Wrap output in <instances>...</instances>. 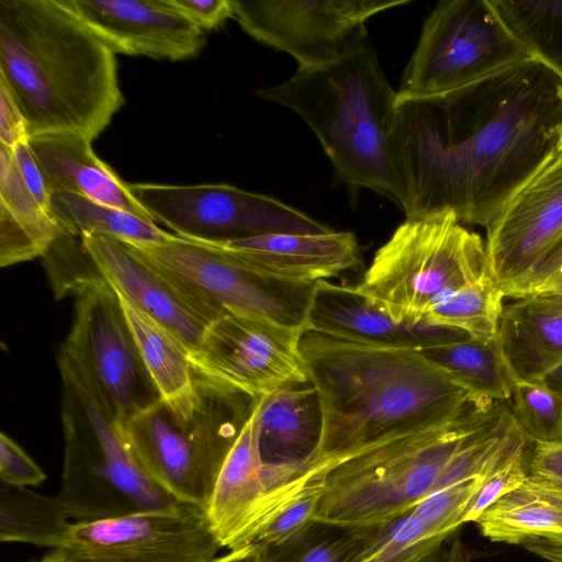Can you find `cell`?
Wrapping results in <instances>:
<instances>
[{"instance_id":"obj_1","label":"cell","mask_w":562,"mask_h":562,"mask_svg":"<svg viewBox=\"0 0 562 562\" xmlns=\"http://www.w3.org/2000/svg\"><path fill=\"white\" fill-rule=\"evenodd\" d=\"M560 78L535 58L448 94L396 103L406 218L485 226L555 149Z\"/></svg>"},{"instance_id":"obj_2","label":"cell","mask_w":562,"mask_h":562,"mask_svg":"<svg viewBox=\"0 0 562 562\" xmlns=\"http://www.w3.org/2000/svg\"><path fill=\"white\" fill-rule=\"evenodd\" d=\"M300 352L322 412L319 440L310 457L315 465L329 468L372 445L448 420L481 403L422 350L305 330Z\"/></svg>"},{"instance_id":"obj_3","label":"cell","mask_w":562,"mask_h":562,"mask_svg":"<svg viewBox=\"0 0 562 562\" xmlns=\"http://www.w3.org/2000/svg\"><path fill=\"white\" fill-rule=\"evenodd\" d=\"M117 70L116 55L63 0H0V79L30 137L98 138L125 103Z\"/></svg>"},{"instance_id":"obj_4","label":"cell","mask_w":562,"mask_h":562,"mask_svg":"<svg viewBox=\"0 0 562 562\" xmlns=\"http://www.w3.org/2000/svg\"><path fill=\"white\" fill-rule=\"evenodd\" d=\"M257 94L305 121L341 182L405 206L407 191L394 137L397 91L369 44L323 66L297 69L289 80Z\"/></svg>"},{"instance_id":"obj_5","label":"cell","mask_w":562,"mask_h":562,"mask_svg":"<svg viewBox=\"0 0 562 562\" xmlns=\"http://www.w3.org/2000/svg\"><path fill=\"white\" fill-rule=\"evenodd\" d=\"M503 402L473 403L459 415L386 439L326 469L318 526H382L436 492L443 474L502 414Z\"/></svg>"},{"instance_id":"obj_6","label":"cell","mask_w":562,"mask_h":562,"mask_svg":"<svg viewBox=\"0 0 562 562\" xmlns=\"http://www.w3.org/2000/svg\"><path fill=\"white\" fill-rule=\"evenodd\" d=\"M254 402L195 372L190 394L159 400L119 427L156 484L178 501L206 509L223 462Z\"/></svg>"},{"instance_id":"obj_7","label":"cell","mask_w":562,"mask_h":562,"mask_svg":"<svg viewBox=\"0 0 562 562\" xmlns=\"http://www.w3.org/2000/svg\"><path fill=\"white\" fill-rule=\"evenodd\" d=\"M64 467L57 495L70 518L93 521L180 502L145 472L119 425L64 366Z\"/></svg>"},{"instance_id":"obj_8","label":"cell","mask_w":562,"mask_h":562,"mask_svg":"<svg viewBox=\"0 0 562 562\" xmlns=\"http://www.w3.org/2000/svg\"><path fill=\"white\" fill-rule=\"evenodd\" d=\"M486 272L485 241L443 210L406 218L355 286L395 322L416 325L429 307Z\"/></svg>"},{"instance_id":"obj_9","label":"cell","mask_w":562,"mask_h":562,"mask_svg":"<svg viewBox=\"0 0 562 562\" xmlns=\"http://www.w3.org/2000/svg\"><path fill=\"white\" fill-rule=\"evenodd\" d=\"M529 59L493 0H442L423 23L396 103L448 94Z\"/></svg>"},{"instance_id":"obj_10","label":"cell","mask_w":562,"mask_h":562,"mask_svg":"<svg viewBox=\"0 0 562 562\" xmlns=\"http://www.w3.org/2000/svg\"><path fill=\"white\" fill-rule=\"evenodd\" d=\"M71 328L57 350L93 401L119 426L160 400L116 292L104 280L75 293Z\"/></svg>"},{"instance_id":"obj_11","label":"cell","mask_w":562,"mask_h":562,"mask_svg":"<svg viewBox=\"0 0 562 562\" xmlns=\"http://www.w3.org/2000/svg\"><path fill=\"white\" fill-rule=\"evenodd\" d=\"M128 244L212 319L237 312L305 331L317 282L297 283L260 273L204 243L177 235L159 244Z\"/></svg>"},{"instance_id":"obj_12","label":"cell","mask_w":562,"mask_h":562,"mask_svg":"<svg viewBox=\"0 0 562 562\" xmlns=\"http://www.w3.org/2000/svg\"><path fill=\"white\" fill-rule=\"evenodd\" d=\"M485 251L505 297L537 294L562 272V155L555 149L486 225Z\"/></svg>"},{"instance_id":"obj_13","label":"cell","mask_w":562,"mask_h":562,"mask_svg":"<svg viewBox=\"0 0 562 562\" xmlns=\"http://www.w3.org/2000/svg\"><path fill=\"white\" fill-rule=\"evenodd\" d=\"M131 194L175 235L224 243L269 234L331 231L305 213L265 194L229 184L127 183Z\"/></svg>"},{"instance_id":"obj_14","label":"cell","mask_w":562,"mask_h":562,"mask_svg":"<svg viewBox=\"0 0 562 562\" xmlns=\"http://www.w3.org/2000/svg\"><path fill=\"white\" fill-rule=\"evenodd\" d=\"M323 475V469L308 458L291 462L263 459L254 402L223 462L206 508L222 548L233 550L255 542L280 512Z\"/></svg>"},{"instance_id":"obj_15","label":"cell","mask_w":562,"mask_h":562,"mask_svg":"<svg viewBox=\"0 0 562 562\" xmlns=\"http://www.w3.org/2000/svg\"><path fill=\"white\" fill-rule=\"evenodd\" d=\"M222 548L206 509L186 502L75 521L58 548L74 562H211Z\"/></svg>"},{"instance_id":"obj_16","label":"cell","mask_w":562,"mask_h":562,"mask_svg":"<svg viewBox=\"0 0 562 562\" xmlns=\"http://www.w3.org/2000/svg\"><path fill=\"white\" fill-rule=\"evenodd\" d=\"M409 0H233L234 19L256 41L323 66L364 43L367 21Z\"/></svg>"},{"instance_id":"obj_17","label":"cell","mask_w":562,"mask_h":562,"mask_svg":"<svg viewBox=\"0 0 562 562\" xmlns=\"http://www.w3.org/2000/svg\"><path fill=\"white\" fill-rule=\"evenodd\" d=\"M302 335L257 316L224 312L207 325L190 359L199 375L259 400L308 381Z\"/></svg>"},{"instance_id":"obj_18","label":"cell","mask_w":562,"mask_h":562,"mask_svg":"<svg viewBox=\"0 0 562 562\" xmlns=\"http://www.w3.org/2000/svg\"><path fill=\"white\" fill-rule=\"evenodd\" d=\"M116 55L188 60L205 46L204 31L170 0H63Z\"/></svg>"},{"instance_id":"obj_19","label":"cell","mask_w":562,"mask_h":562,"mask_svg":"<svg viewBox=\"0 0 562 562\" xmlns=\"http://www.w3.org/2000/svg\"><path fill=\"white\" fill-rule=\"evenodd\" d=\"M100 277L115 292L171 330L192 352L213 321L131 244L105 235L81 236Z\"/></svg>"},{"instance_id":"obj_20","label":"cell","mask_w":562,"mask_h":562,"mask_svg":"<svg viewBox=\"0 0 562 562\" xmlns=\"http://www.w3.org/2000/svg\"><path fill=\"white\" fill-rule=\"evenodd\" d=\"M305 330L359 344L426 350L470 338L459 329L398 323L358 292L355 285L316 283Z\"/></svg>"},{"instance_id":"obj_21","label":"cell","mask_w":562,"mask_h":562,"mask_svg":"<svg viewBox=\"0 0 562 562\" xmlns=\"http://www.w3.org/2000/svg\"><path fill=\"white\" fill-rule=\"evenodd\" d=\"M204 244L255 271L297 283L328 280L359 261L356 236L351 232L333 229L318 234H269Z\"/></svg>"},{"instance_id":"obj_22","label":"cell","mask_w":562,"mask_h":562,"mask_svg":"<svg viewBox=\"0 0 562 562\" xmlns=\"http://www.w3.org/2000/svg\"><path fill=\"white\" fill-rule=\"evenodd\" d=\"M50 193L69 192L153 221L127 189V182L93 151L86 137L74 133L45 134L27 140Z\"/></svg>"},{"instance_id":"obj_23","label":"cell","mask_w":562,"mask_h":562,"mask_svg":"<svg viewBox=\"0 0 562 562\" xmlns=\"http://www.w3.org/2000/svg\"><path fill=\"white\" fill-rule=\"evenodd\" d=\"M498 345L510 375L544 380L562 366V304L532 294L504 305Z\"/></svg>"},{"instance_id":"obj_24","label":"cell","mask_w":562,"mask_h":562,"mask_svg":"<svg viewBox=\"0 0 562 562\" xmlns=\"http://www.w3.org/2000/svg\"><path fill=\"white\" fill-rule=\"evenodd\" d=\"M260 450L268 462L311 457L322 431V412L311 382L288 384L255 401Z\"/></svg>"},{"instance_id":"obj_25","label":"cell","mask_w":562,"mask_h":562,"mask_svg":"<svg viewBox=\"0 0 562 562\" xmlns=\"http://www.w3.org/2000/svg\"><path fill=\"white\" fill-rule=\"evenodd\" d=\"M59 234L50 212L23 181L13 148L0 144V266L42 258Z\"/></svg>"},{"instance_id":"obj_26","label":"cell","mask_w":562,"mask_h":562,"mask_svg":"<svg viewBox=\"0 0 562 562\" xmlns=\"http://www.w3.org/2000/svg\"><path fill=\"white\" fill-rule=\"evenodd\" d=\"M475 524L490 541L515 546L562 536V487L528 473L517 487L487 507Z\"/></svg>"},{"instance_id":"obj_27","label":"cell","mask_w":562,"mask_h":562,"mask_svg":"<svg viewBox=\"0 0 562 562\" xmlns=\"http://www.w3.org/2000/svg\"><path fill=\"white\" fill-rule=\"evenodd\" d=\"M116 294L160 400L173 401L190 394L195 384L190 349L167 327Z\"/></svg>"},{"instance_id":"obj_28","label":"cell","mask_w":562,"mask_h":562,"mask_svg":"<svg viewBox=\"0 0 562 562\" xmlns=\"http://www.w3.org/2000/svg\"><path fill=\"white\" fill-rule=\"evenodd\" d=\"M50 214L60 232L78 237L92 233L127 243L159 244L175 236L153 221L76 193H52Z\"/></svg>"},{"instance_id":"obj_29","label":"cell","mask_w":562,"mask_h":562,"mask_svg":"<svg viewBox=\"0 0 562 562\" xmlns=\"http://www.w3.org/2000/svg\"><path fill=\"white\" fill-rule=\"evenodd\" d=\"M57 496L50 497L1 482L0 539L58 549L71 522Z\"/></svg>"},{"instance_id":"obj_30","label":"cell","mask_w":562,"mask_h":562,"mask_svg":"<svg viewBox=\"0 0 562 562\" xmlns=\"http://www.w3.org/2000/svg\"><path fill=\"white\" fill-rule=\"evenodd\" d=\"M422 351L461 383L475 401L510 400L509 372L497 337L488 341L470 337Z\"/></svg>"},{"instance_id":"obj_31","label":"cell","mask_w":562,"mask_h":562,"mask_svg":"<svg viewBox=\"0 0 562 562\" xmlns=\"http://www.w3.org/2000/svg\"><path fill=\"white\" fill-rule=\"evenodd\" d=\"M505 295L490 272L438 301L426 312L423 323L462 330L470 337H497Z\"/></svg>"},{"instance_id":"obj_32","label":"cell","mask_w":562,"mask_h":562,"mask_svg":"<svg viewBox=\"0 0 562 562\" xmlns=\"http://www.w3.org/2000/svg\"><path fill=\"white\" fill-rule=\"evenodd\" d=\"M509 30L532 58L562 82V0H493Z\"/></svg>"},{"instance_id":"obj_33","label":"cell","mask_w":562,"mask_h":562,"mask_svg":"<svg viewBox=\"0 0 562 562\" xmlns=\"http://www.w3.org/2000/svg\"><path fill=\"white\" fill-rule=\"evenodd\" d=\"M446 541L408 510L375 527L359 562H438Z\"/></svg>"},{"instance_id":"obj_34","label":"cell","mask_w":562,"mask_h":562,"mask_svg":"<svg viewBox=\"0 0 562 562\" xmlns=\"http://www.w3.org/2000/svg\"><path fill=\"white\" fill-rule=\"evenodd\" d=\"M512 414L533 442H562V392L544 380L509 374Z\"/></svg>"},{"instance_id":"obj_35","label":"cell","mask_w":562,"mask_h":562,"mask_svg":"<svg viewBox=\"0 0 562 562\" xmlns=\"http://www.w3.org/2000/svg\"><path fill=\"white\" fill-rule=\"evenodd\" d=\"M42 258L57 297L103 280L81 237L60 232Z\"/></svg>"},{"instance_id":"obj_36","label":"cell","mask_w":562,"mask_h":562,"mask_svg":"<svg viewBox=\"0 0 562 562\" xmlns=\"http://www.w3.org/2000/svg\"><path fill=\"white\" fill-rule=\"evenodd\" d=\"M375 527L345 530L337 537L307 539L279 549H268L263 562H359Z\"/></svg>"},{"instance_id":"obj_37","label":"cell","mask_w":562,"mask_h":562,"mask_svg":"<svg viewBox=\"0 0 562 562\" xmlns=\"http://www.w3.org/2000/svg\"><path fill=\"white\" fill-rule=\"evenodd\" d=\"M323 479L308 487L280 512L256 539L269 549H279L306 541L316 524Z\"/></svg>"},{"instance_id":"obj_38","label":"cell","mask_w":562,"mask_h":562,"mask_svg":"<svg viewBox=\"0 0 562 562\" xmlns=\"http://www.w3.org/2000/svg\"><path fill=\"white\" fill-rule=\"evenodd\" d=\"M527 475V449H524L501 463L485 479L465 507L462 525L475 522L487 507L517 487Z\"/></svg>"},{"instance_id":"obj_39","label":"cell","mask_w":562,"mask_h":562,"mask_svg":"<svg viewBox=\"0 0 562 562\" xmlns=\"http://www.w3.org/2000/svg\"><path fill=\"white\" fill-rule=\"evenodd\" d=\"M0 477L9 485L29 487L40 485L46 474L12 438L1 432Z\"/></svg>"},{"instance_id":"obj_40","label":"cell","mask_w":562,"mask_h":562,"mask_svg":"<svg viewBox=\"0 0 562 562\" xmlns=\"http://www.w3.org/2000/svg\"><path fill=\"white\" fill-rule=\"evenodd\" d=\"M171 4L202 31L222 27L234 19L233 0H170Z\"/></svg>"},{"instance_id":"obj_41","label":"cell","mask_w":562,"mask_h":562,"mask_svg":"<svg viewBox=\"0 0 562 562\" xmlns=\"http://www.w3.org/2000/svg\"><path fill=\"white\" fill-rule=\"evenodd\" d=\"M29 138L27 122L8 86L0 79V144L14 147Z\"/></svg>"},{"instance_id":"obj_42","label":"cell","mask_w":562,"mask_h":562,"mask_svg":"<svg viewBox=\"0 0 562 562\" xmlns=\"http://www.w3.org/2000/svg\"><path fill=\"white\" fill-rule=\"evenodd\" d=\"M12 148L18 169L26 187L40 204L50 212L52 193L27 140L21 142Z\"/></svg>"},{"instance_id":"obj_43","label":"cell","mask_w":562,"mask_h":562,"mask_svg":"<svg viewBox=\"0 0 562 562\" xmlns=\"http://www.w3.org/2000/svg\"><path fill=\"white\" fill-rule=\"evenodd\" d=\"M528 454V473L550 480L562 487V442H533Z\"/></svg>"},{"instance_id":"obj_44","label":"cell","mask_w":562,"mask_h":562,"mask_svg":"<svg viewBox=\"0 0 562 562\" xmlns=\"http://www.w3.org/2000/svg\"><path fill=\"white\" fill-rule=\"evenodd\" d=\"M521 547L547 562H562V536L531 539Z\"/></svg>"},{"instance_id":"obj_45","label":"cell","mask_w":562,"mask_h":562,"mask_svg":"<svg viewBox=\"0 0 562 562\" xmlns=\"http://www.w3.org/2000/svg\"><path fill=\"white\" fill-rule=\"evenodd\" d=\"M267 551L268 549L265 544L255 541L229 550L228 553L215 558L211 562H263Z\"/></svg>"},{"instance_id":"obj_46","label":"cell","mask_w":562,"mask_h":562,"mask_svg":"<svg viewBox=\"0 0 562 562\" xmlns=\"http://www.w3.org/2000/svg\"><path fill=\"white\" fill-rule=\"evenodd\" d=\"M472 554L468 547L454 538L450 546L441 553L438 562H471Z\"/></svg>"},{"instance_id":"obj_47","label":"cell","mask_w":562,"mask_h":562,"mask_svg":"<svg viewBox=\"0 0 562 562\" xmlns=\"http://www.w3.org/2000/svg\"><path fill=\"white\" fill-rule=\"evenodd\" d=\"M537 294H543L562 304V272Z\"/></svg>"},{"instance_id":"obj_48","label":"cell","mask_w":562,"mask_h":562,"mask_svg":"<svg viewBox=\"0 0 562 562\" xmlns=\"http://www.w3.org/2000/svg\"><path fill=\"white\" fill-rule=\"evenodd\" d=\"M33 562H74L63 550L53 549L40 560Z\"/></svg>"},{"instance_id":"obj_49","label":"cell","mask_w":562,"mask_h":562,"mask_svg":"<svg viewBox=\"0 0 562 562\" xmlns=\"http://www.w3.org/2000/svg\"><path fill=\"white\" fill-rule=\"evenodd\" d=\"M544 381L553 389L562 392V366L549 373Z\"/></svg>"},{"instance_id":"obj_50","label":"cell","mask_w":562,"mask_h":562,"mask_svg":"<svg viewBox=\"0 0 562 562\" xmlns=\"http://www.w3.org/2000/svg\"><path fill=\"white\" fill-rule=\"evenodd\" d=\"M559 98L562 104V82L559 85ZM555 150L562 155V117L558 128Z\"/></svg>"}]
</instances>
